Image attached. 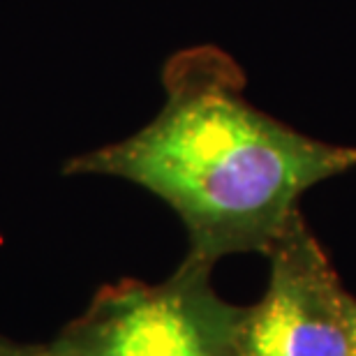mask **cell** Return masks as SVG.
Instances as JSON below:
<instances>
[{"label": "cell", "instance_id": "obj_4", "mask_svg": "<svg viewBox=\"0 0 356 356\" xmlns=\"http://www.w3.org/2000/svg\"><path fill=\"white\" fill-rule=\"evenodd\" d=\"M0 356H60L51 345L38 343H17L5 336H0Z\"/></svg>", "mask_w": 356, "mask_h": 356}, {"label": "cell", "instance_id": "obj_3", "mask_svg": "<svg viewBox=\"0 0 356 356\" xmlns=\"http://www.w3.org/2000/svg\"><path fill=\"white\" fill-rule=\"evenodd\" d=\"M266 257V291L241 312L238 356H356V296L303 213Z\"/></svg>", "mask_w": 356, "mask_h": 356}, {"label": "cell", "instance_id": "obj_2", "mask_svg": "<svg viewBox=\"0 0 356 356\" xmlns=\"http://www.w3.org/2000/svg\"><path fill=\"white\" fill-rule=\"evenodd\" d=\"M211 270L185 257L162 282L106 284L49 345L60 356H238L243 308L213 289Z\"/></svg>", "mask_w": 356, "mask_h": 356}, {"label": "cell", "instance_id": "obj_1", "mask_svg": "<svg viewBox=\"0 0 356 356\" xmlns=\"http://www.w3.org/2000/svg\"><path fill=\"white\" fill-rule=\"evenodd\" d=\"M162 86L151 123L67 160L63 174L120 178L162 199L183 222L190 259L268 254L305 192L356 169V146L308 137L254 106L245 72L218 47L174 54Z\"/></svg>", "mask_w": 356, "mask_h": 356}]
</instances>
